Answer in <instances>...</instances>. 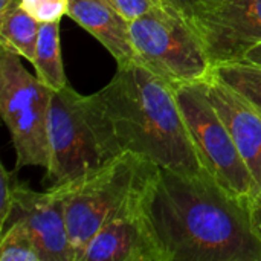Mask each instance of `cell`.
<instances>
[{
	"label": "cell",
	"mask_w": 261,
	"mask_h": 261,
	"mask_svg": "<svg viewBox=\"0 0 261 261\" xmlns=\"http://www.w3.org/2000/svg\"><path fill=\"white\" fill-rule=\"evenodd\" d=\"M243 60H248V61H252V63H258L261 64V41L254 44L245 55Z\"/></svg>",
	"instance_id": "7402d4cb"
},
{
	"label": "cell",
	"mask_w": 261,
	"mask_h": 261,
	"mask_svg": "<svg viewBox=\"0 0 261 261\" xmlns=\"http://www.w3.org/2000/svg\"><path fill=\"white\" fill-rule=\"evenodd\" d=\"M142 190L95 234L80 261H168L144 213Z\"/></svg>",
	"instance_id": "30bf717a"
},
{
	"label": "cell",
	"mask_w": 261,
	"mask_h": 261,
	"mask_svg": "<svg viewBox=\"0 0 261 261\" xmlns=\"http://www.w3.org/2000/svg\"><path fill=\"white\" fill-rule=\"evenodd\" d=\"M18 185L17 170H6V167L0 165V229L5 231L9 216L14 208V196L15 188Z\"/></svg>",
	"instance_id": "ac0fdd59"
},
{
	"label": "cell",
	"mask_w": 261,
	"mask_h": 261,
	"mask_svg": "<svg viewBox=\"0 0 261 261\" xmlns=\"http://www.w3.org/2000/svg\"><path fill=\"white\" fill-rule=\"evenodd\" d=\"M47 138L50 156L44 180L49 187L78 179L115 158L87 96L69 84L52 92Z\"/></svg>",
	"instance_id": "277c9868"
},
{
	"label": "cell",
	"mask_w": 261,
	"mask_h": 261,
	"mask_svg": "<svg viewBox=\"0 0 261 261\" xmlns=\"http://www.w3.org/2000/svg\"><path fill=\"white\" fill-rule=\"evenodd\" d=\"M15 0H0V15L8 11V8L14 3Z\"/></svg>",
	"instance_id": "603a6c76"
},
{
	"label": "cell",
	"mask_w": 261,
	"mask_h": 261,
	"mask_svg": "<svg viewBox=\"0 0 261 261\" xmlns=\"http://www.w3.org/2000/svg\"><path fill=\"white\" fill-rule=\"evenodd\" d=\"M138 61L168 83H202L213 63L196 31L184 18L156 6L130 21Z\"/></svg>",
	"instance_id": "8992f818"
},
{
	"label": "cell",
	"mask_w": 261,
	"mask_h": 261,
	"mask_svg": "<svg viewBox=\"0 0 261 261\" xmlns=\"http://www.w3.org/2000/svg\"><path fill=\"white\" fill-rule=\"evenodd\" d=\"M248 208L252 231L261 243V191H257L251 199H248Z\"/></svg>",
	"instance_id": "44dd1931"
},
{
	"label": "cell",
	"mask_w": 261,
	"mask_h": 261,
	"mask_svg": "<svg viewBox=\"0 0 261 261\" xmlns=\"http://www.w3.org/2000/svg\"><path fill=\"white\" fill-rule=\"evenodd\" d=\"M99 2H104V3H107V5H112V6H115V8H116L115 0H99Z\"/></svg>",
	"instance_id": "cb8c5ba5"
},
{
	"label": "cell",
	"mask_w": 261,
	"mask_h": 261,
	"mask_svg": "<svg viewBox=\"0 0 261 261\" xmlns=\"http://www.w3.org/2000/svg\"><path fill=\"white\" fill-rule=\"evenodd\" d=\"M21 57L0 52V115L11 133L15 170L49 165L47 119L52 92L21 64Z\"/></svg>",
	"instance_id": "5b68a950"
},
{
	"label": "cell",
	"mask_w": 261,
	"mask_h": 261,
	"mask_svg": "<svg viewBox=\"0 0 261 261\" xmlns=\"http://www.w3.org/2000/svg\"><path fill=\"white\" fill-rule=\"evenodd\" d=\"M18 3L40 23L61 21L69 9V0H18Z\"/></svg>",
	"instance_id": "e0dca14e"
},
{
	"label": "cell",
	"mask_w": 261,
	"mask_h": 261,
	"mask_svg": "<svg viewBox=\"0 0 261 261\" xmlns=\"http://www.w3.org/2000/svg\"><path fill=\"white\" fill-rule=\"evenodd\" d=\"M177 104L193 145L208 174L228 193L251 199L258 190L237 145L206 95L205 81L174 84Z\"/></svg>",
	"instance_id": "52a82bcc"
},
{
	"label": "cell",
	"mask_w": 261,
	"mask_h": 261,
	"mask_svg": "<svg viewBox=\"0 0 261 261\" xmlns=\"http://www.w3.org/2000/svg\"><path fill=\"white\" fill-rule=\"evenodd\" d=\"M159 2L168 12L184 18L187 23H191L196 15H199L203 9H206L217 0H159Z\"/></svg>",
	"instance_id": "d6986e66"
},
{
	"label": "cell",
	"mask_w": 261,
	"mask_h": 261,
	"mask_svg": "<svg viewBox=\"0 0 261 261\" xmlns=\"http://www.w3.org/2000/svg\"><path fill=\"white\" fill-rule=\"evenodd\" d=\"M205 89L249 168L257 190L261 191V110L213 73L205 81Z\"/></svg>",
	"instance_id": "8fae6325"
},
{
	"label": "cell",
	"mask_w": 261,
	"mask_h": 261,
	"mask_svg": "<svg viewBox=\"0 0 261 261\" xmlns=\"http://www.w3.org/2000/svg\"><path fill=\"white\" fill-rule=\"evenodd\" d=\"M154 168V164L124 151L75 180L66 199L73 260H81L95 234L141 193Z\"/></svg>",
	"instance_id": "3957f363"
},
{
	"label": "cell",
	"mask_w": 261,
	"mask_h": 261,
	"mask_svg": "<svg viewBox=\"0 0 261 261\" xmlns=\"http://www.w3.org/2000/svg\"><path fill=\"white\" fill-rule=\"evenodd\" d=\"M40 21L35 20L23 6L15 0L6 12L0 15V46L8 49L28 61H34Z\"/></svg>",
	"instance_id": "4fadbf2b"
},
{
	"label": "cell",
	"mask_w": 261,
	"mask_h": 261,
	"mask_svg": "<svg viewBox=\"0 0 261 261\" xmlns=\"http://www.w3.org/2000/svg\"><path fill=\"white\" fill-rule=\"evenodd\" d=\"M141 200L168 261H261L248 200L206 171L182 174L156 167Z\"/></svg>",
	"instance_id": "6da1fadb"
},
{
	"label": "cell",
	"mask_w": 261,
	"mask_h": 261,
	"mask_svg": "<svg viewBox=\"0 0 261 261\" xmlns=\"http://www.w3.org/2000/svg\"><path fill=\"white\" fill-rule=\"evenodd\" d=\"M213 66L243 60L261 41V0H217L193 18Z\"/></svg>",
	"instance_id": "ba28073f"
},
{
	"label": "cell",
	"mask_w": 261,
	"mask_h": 261,
	"mask_svg": "<svg viewBox=\"0 0 261 261\" xmlns=\"http://www.w3.org/2000/svg\"><path fill=\"white\" fill-rule=\"evenodd\" d=\"M116 8L132 21L156 6H162L159 0H115ZM164 8V6H162Z\"/></svg>",
	"instance_id": "ffe728a7"
},
{
	"label": "cell",
	"mask_w": 261,
	"mask_h": 261,
	"mask_svg": "<svg viewBox=\"0 0 261 261\" xmlns=\"http://www.w3.org/2000/svg\"><path fill=\"white\" fill-rule=\"evenodd\" d=\"M67 17L92 34L112 54L118 66L138 61L130 20L118 8L99 0H69Z\"/></svg>",
	"instance_id": "7c38bea8"
},
{
	"label": "cell",
	"mask_w": 261,
	"mask_h": 261,
	"mask_svg": "<svg viewBox=\"0 0 261 261\" xmlns=\"http://www.w3.org/2000/svg\"><path fill=\"white\" fill-rule=\"evenodd\" d=\"M2 261H41V255L28 229L20 222H9L2 232Z\"/></svg>",
	"instance_id": "2e32d148"
},
{
	"label": "cell",
	"mask_w": 261,
	"mask_h": 261,
	"mask_svg": "<svg viewBox=\"0 0 261 261\" xmlns=\"http://www.w3.org/2000/svg\"><path fill=\"white\" fill-rule=\"evenodd\" d=\"M32 66L37 78L50 90H61L67 86L60 46V21L40 24V35Z\"/></svg>",
	"instance_id": "5bb4252c"
},
{
	"label": "cell",
	"mask_w": 261,
	"mask_h": 261,
	"mask_svg": "<svg viewBox=\"0 0 261 261\" xmlns=\"http://www.w3.org/2000/svg\"><path fill=\"white\" fill-rule=\"evenodd\" d=\"M87 98L116 154L130 151L182 174L205 171L182 118L174 86L139 61L118 66L110 83Z\"/></svg>",
	"instance_id": "7a4b0ae2"
},
{
	"label": "cell",
	"mask_w": 261,
	"mask_h": 261,
	"mask_svg": "<svg viewBox=\"0 0 261 261\" xmlns=\"http://www.w3.org/2000/svg\"><path fill=\"white\" fill-rule=\"evenodd\" d=\"M213 75L261 110V64L248 60L225 61L213 66Z\"/></svg>",
	"instance_id": "9a60e30c"
},
{
	"label": "cell",
	"mask_w": 261,
	"mask_h": 261,
	"mask_svg": "<svg viewBox=\"0 0 261 261\" xmlns=\"http://www.w3.org/2000/svg\"><path fill=\"white\" fill-rule=\"evenodd\" d=\"M75 180L49 187L44 193L34 191L20 182L15 188L14 208L8 223L20 222L28 229L41 261H75L66 220V199L73 190Z\"/></svg>",
	"instance_id": "9c48e42d"
}]
</instances>
